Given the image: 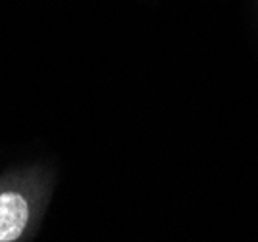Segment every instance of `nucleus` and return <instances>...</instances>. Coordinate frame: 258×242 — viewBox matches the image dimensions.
Instances as JSON below:
<instances>
[{"mask_svg":"<svg viewBox=\"0 0 258 242\" xmlns=\"http://www.w3.org/2000/svg\"><path fill=\"white\" fill-rule=\"evenodd\" d=\"M29 219V208L22 194H0V242H14L22 236Z\"/></svg>","mask_w":258,"mask_h":242,"instance_id":"nucleus-1","label":"nucleus"}]
</instances>
